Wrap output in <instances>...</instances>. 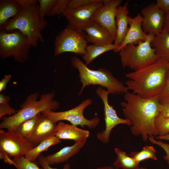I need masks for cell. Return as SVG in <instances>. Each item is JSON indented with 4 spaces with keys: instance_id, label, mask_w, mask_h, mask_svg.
Instances as JSON below:
<instances>
[{
    "instance_id": "obj_44",
    "label": "cell",
    "mask_w": 169,
    "mask_h": 169,
    "mask_svg": "<svg viewBox=\"0 0 169 169\" xmlns=\"http://www.w3.org/2000/svg\"><path fill=\"white\" fill-rule=\"evenodd\" d=\"M168 69H169V62L168 63Z\"/></svg>"
},
{
    "instance_id": "obj_25",
    "label": "cell",
    "mask_w": 169,
    "mask_h": 169,
    "mask_svg": "<svg viewBox=\"0 0 169 169\" xmlns=\"http://www.w3.org/2000/svg\"><path fill=\"white\" fill-rule=\"evenodd\" d=\"M114 151L116 157L113 165L116 169H131L139 166V164L125 151L118 147Z\"/></svg>"
},
{
    "instance_id": "obj_34",
    "label": "cell",
    "mask_w": 169,
    "mask_h": 169,
    "mask_svg": "<svg viewBox=\"0 0 169 169\" xmlns=\"http://www.w3.org/2000/svg\"><path fill=\"white\" fill-rule=\"evenodd\" d=\"M161 104L169 103V71L165 85L158 96Z\"/></svg>"
},
{
    "instance_id": "obj_19",
    "label": "cell",
    "mask_w": 169,
    "mask_h": 169,
    "mask_svg": "<svg viewBox=\"0 0 169 169\" xmlns=\"http://www.w3.org/2000/svg\"><path fill=\"white\" fill-rule=\"evenodd\" d=\"M128 2H126L122 6L117 8L115 21L117 27V34L114 43L118 47L122 43L129 28L128 9Z\"/></svg>"
},
{
    "instance_id": "obj_41",
    "label": "cell",
    "mask_w": 169,
    "mask_h": 169,
    "mask_svg": "<svg viewBox=\"0 0 169 169\" xmlns=\"http://www.w3.org/2000/svg\"><path fill=\"white\" fill-rule=\"evenodd\" d=\"M156 137L158 140H164L169 141V133L163 136H157Z\"/></svg>"
},
{
    "instance_id": "obj_3",
    "label": "cell",
    "mask_w": 169,
    "mask_h": 169,
    "mask_svg": "<svg viewBox=\"0 0 169 169\" xmlns=\"http://www.w3.org/2000/svg\"><path fill=\"white\" fill-rule=\"evenodd\" d=\"M16 1L22 7V11L0 27V31L9 33L18 30L27 37L32 46L37 48L38 42H44L41 32L47 26V23L42 22L39 18L37 1Z\"/></svg>"
},
{
    "instance_id": "obj_16",
    "label": "cell",
    "mask_w": 169,
    "mask_h": 169,
    "mask_svg": "<svg viewBox=\"0 0 169 169\" xmlns=\"http://www.w3.org/2000/svg\"><path fill=\"white\" fill-rule=\"evenodd\" d=\"M143 17L138 13L133 18L129 16V28L127 34L120 45L118 47L117 52L129 44H135L140 40L145 41L147 37V34L143 31L142 26Z\"/></svg>"
},
{
    "instance_id": "obj_35",
    "label": "cell",
    "mask_w": 169,
    "mask_h": 169,
    "mask_svg": "<svg viewBox=\"0 0 169 169\" xmlns=\"http://www.w3.org/2000/svg\"><path fill=\"white\" fill-rule=\"evenodd\" d=\"M148 140L152 144L160 146L166 152V155L164 156V158L169 165V144L165 143L160 140L157 141L153 137H149Z\"/></svg>"
},
{
    "instance_id": "obj_17",
    "label": "cell",
    "mask_w": 169,
    "mask_h": 169,
    "mask_svg": "<svg viewBox=\"0 0 169 169\" xmlns=\"http://www.w3.org/2000/svg\"><path fill=\"white\" fill-rule=\"evenodd\" d=\"M86 33L87 39L93 44H112L114 40L109 32L98 23L92 21L83 29Z\"/></svg>"
},
{
    "instance_id": "obj_37",
    "label": "cell",
    "mask_w": 169,
    "mask_h": 169,
    "mask_svg": "<svg viewBox=\"0 0 169 169\" xmlns=\"http://www.w3.org/2000/svg\"><path fill=\"white\" fill-rule=\"evenodd\" d=\"M156 4L165 13L169 12V0H157Z\"/></svg>"
},
{
    "instance_id": "obj_23",
    "label": "cell",
    "mask_w": 169,
    "mask_h": 169,
    "mask_svg": "<svg viewBox=\"0 0 169 169\" xmlns=\"http://www.w3.org/2000/svg\"><path fill=\"white\" fill-rule=\"evenodd\" d=\"M118 47L114 44L104 45H88L86 48V53L83 58L86 65H89L96 58L106 52L113 50L117 52Z\"/></svg>"
},
{
    "instance_id": "obj_4",
    "label": "cell",
    "mask_w": 169,
    "mask_h": 169,
    "mask_svg": "<svg viewBox=\"0 0 169 169\" xmlns=\"http://www.w3.org/2000/svg\"><path fill=\"white\" fill-rule=\"evenodd\" d=\"M54 91L41 95L38 100L37 92L28 95L21 105V109L11 116L3 117L0 124V129H7L8 131H14L23 122L31 118L38 114L49 110H55L59 108V103L56 100Z\"/></svg>"
},
{
    "instance_id": "obj_20",
    "label": "cell",
    "mask_w": 169,
    "mask_h": 169,
    "mask_svg": "<svg viewBox=\"0 0 169 169\" xmlns=\"http://www.w3.org/2000/svg\"><path fill=\"white\" fill-rule=\"evenodd\" d=\"M86 141L76 142L72 145L64 147L53 154L44 156L47 163L50 166L67 161L77 154L84 146Z\"/></svg>"
},
{
    "instance_id": "obj_7",
    "label": "cell",
    "mask_w": 169,
    "mask_h": 169,
    "mask_svg": "<svg viewBox=\"0 0 169 169\" xmlns=\"http://www.w3.org/2000/svg\"><path fill=\"white\" fill-rule=\"evenodd\" d=\"M32 47L27 37L18 30L0 31V56L3 59L13 57L16 62L24 63L29 59Z\"/></svg>"
},
{
    "instance_id": "obj_31",
    "label": "cell",
    "mask_w": 169,
    "mask_h": 169,
    "mask_svg": "<svg viewBox=\"0 0 169 169\" xmlns=\"http://www.w3.org/2000/svg\"><path fill=\"white\" fill-rule=\"evenodd\" d=\"M13 165L17 169H40L34 162L30 161L23 156L20 158H13Z\"/></svg>"
},
{
    "instance_id": "obj_13",
    "label": "cell",
    "mask_w": 169,
    "mask_h": 169,
    "mask_svg": "<svg viewBox=\"0 0 169 169\" xmlns=\"http://www.w3.org/2000/svg\"><path fill=\"white\" fill-rule=\"evenodd\" d=\"M104 0H98L95 2L72 10L63 13L69 24L75 28L83 30L91 21L95 11L103 5Z\"/></svg>"
},
{
    "instance_id": "obj_12",
    "label": "cell",
    "mask_w": 169,
    "mask_h": 169,
    "mask_svg": "<svg viewBox=\"0 0 169 169\" xmlns=\"http://www.w3.org/2000/svg\"><path fill=\"white\" fill-rule=\"evenodd\" d=\"M122 1L121 0H110L95 11L92 18V21L98 23L109 32L114 42L117 34L115 21L116 10Z\"/></svg>"
},
{
    "instance_id": "obj_10",
    "label": "cell",
    "mask_w": 169,
    "mask_h": 169,
    "mask_svg": "<svg viewBox=\"0 0 169 169\" xmlns=\"http://www.w3.org/2000/svg\"><path fill=\"white\" fill-rule=\"evenodd\" d=\"M96 93L103 104L105 124V130L97 133V138L106 144L109 142L111 131L116 126L122 124L131 126V123L129 120L119 117L113 107L109 104L108 97L110 93L108 90L99 86L96 89Z\"/></svg>"
},
{
    "instance_id": "obj_30",
    "label": "cell",
    "mask_w": 169,
    "mask_h": 169,
    "mask_svg": "<svg viewBox=\"0 0 169 169\" xmlns=\"http://www.w3.org/2000/svg\"><path fill=\"white\" fill-rule=\"evenodd\" d=\"M155 124L158 136H163L169 133V117L158 115L155 119Z\"/></svg>"
},
{
    "instance_id": "obj_43",
    "label": "cell",
    "mask_w": 169,
    "mask_h": 169,
    "mask_svg": "<svg viewBox=\"0 0 169 169\" xmlns=\"http://www.w3.org/2000/svg\"><path fill=\"white\" fill-rule=\"evenodd\" d=\"M148 169L145 167H139V166H138L135 168H134L132 169Z\"/></svg>"
},
{
    "instance_id": "obj_29",
    "label": "cell",
    "mask_w": 169,
    "mask_h": 169,
    "mask_svg": "<svg viewBox=\"0 0 169 169\" xmlns=\"http://www.w3.org/2000/svg\"><path fill=\"white\" fill-rule=\"evenodd\" d=\"M10 100L9 96L3 93L0 94V119L5 115L10 116L16 113L17 110L11 107L8 103Z\"/></svg>"
},
{
    "instance_id": "obj_18",
    "label": "cell",
    "mask_w": 169,
    "mask_h": 169,
    "mask_svg": "<svg viewBox=\"0 0 169 169\" xmlns=\"http://www.w3.org/2000/svg\"><path fill=\"white\" fill-rule=\"evenodd\" d=\"M90 136V132L87 130L79 128L72 125L59 122L57 125V132L55 136L59 139H69L75 142L86 141Z\"/></svg>"
},
{
    "instance_id": "obj_1",
    "label": "cell",
    "mask_w": 169,
    "mask_h": 169,
    "mask_svg": "<svg viewBox=\"0 0 169 169\" xmlns=\"http://www.w3.org/2000/svg\"><path fill=\"white\" fill-rule=\"evenodd\" d=\"M124 99L120 105L125 119L131 123L130 129L132 134L141 136L144 141L149 137L158 136L155 122L161 107L158 96L145 99L128 91L125 94Z\"/></svg>"
},
{
    "instance_id": "obj_11",
    "label": "cell",
    "mask_w": 169,
    "mask_h": 169,
    "mask_svg": "<svg viewBox=\"0 0 169 169\" xmlns=\"http://www.w3.org/2000/svg\"><path fill=\"white\" fill-rule=\"evenodd\" d=\"M33 146L27 141L13 131L0 130V151L10 158L24 156Z\"/></svg>"
},
{
    "instance_id": "obj_28",
    "label": "cell",
    "mask_w": 169,
    "mask_h": 169,
    "mask_svg": "<svg viewBox=\"0 0 169 169\" xmlns=\"http://www.w3.org/2000/svg\"><path fill=\"white\" fill-rule=\"evenodd\" d=\"M58 0H38V17L40 20L42 22L46 21L44 20L46 15L48 16L51 11L56 3Z\"/></svg>"
},
{
    "instance_id": "obj_15",
    "label": "cell",
    "mask_w": 169,
    "mask_h": 169,
    "mask_svg": "<svg viewBox=\"0 0 169 169\" xmlns=\"http://www.w3.org/2000/svg\"><path fill=\"white\" fill-rule=\"evenodd\" d=\"M57 125L49 117L41 113L39 120L32 136L27 141L33 147L36 146L47 138L55 136Z\"/></svg>"
},
{
    "instance_id": "obj_21",
    "label": "cell",
    "mask_w": 169,
    "mask_h": 169,
    "mask_svg": "<svg viewBox=\"0 0 169 169\" xmlns=\"http://www.w3.org/2000/svg\"><path fill=\"white\" fill-rule=\"evenodd\" d=\"M22 9V7L16 0H0V27L5 24L10 18H13L18 15Z\"/></svg>"
},
{
    "instance_id": "obj_6",
    "label": "cell",
    "mask_w": 169,
    "mask_h": 169,
    "mask_svg": "<svg viewBox=\"0 0 169 169\" xmlns=\"http://www.w3.org/2000/svg\"><path fill=\"white\" fill-rule=\"evenodd\" d=\"M154 36L148 34L145 41L128 44L121 49L119 53L123 67L136 71L158 60L160 58L151 44Z\"/></svg>"
},
{
    "instance_id": "obj_22",
    "label": "cell",
    "mask_w": 169,
    "mask_h": 169,
    "mask_svg": "<svg viewBox=\"0 0 169 169\" xmlns=\"http://www.w3.org/2000/svg\"><path fill=\"white\" fill-rule=\"evenodd\" d=\"M151 47L159 58L163 59L169 62V34L162 31L155 36L152 40Z\"/></svg>"
},
{
    "instance_id": "obj_36",
    "label": "cell",
    "mask_w": 169,
    "mask_h": 169,
    "mask_svg": "<svg viewBox=\"0 0 169 169\" xmlns=\"http://www.w3.org/2000/svg\"><path fill=\"white\" fill-rule=\"evenodd\" d=\"M37 159L38 164L42 166L43 169H58L51 167L46 162L44 156L40 154ZM63 169H70V165L69 164H65Z\"/></svg>"
},
{
    "instance_id": "obj_27",
    "label": "cell",
    "mask_w": 169,
    "mask_h": 169,
    "mask_svg": "<svg viewBox=\"0 0 169 169\" xmlns=\"http://www.w3.org/2000/svg\"><path fill=\"white\" fill-rule=\"evenodd\" d=\"M156 151L153 146H146L143 147L139 151H132L130 156L136 161L139 164L141 161L148 159L156 160L157 158L156 155Z\"/></svg>"
},
{
    "instance_id": "obj_33",
    "label": "cell",
    "mask_w": 169,
    "mask_h": 169,
    "mask_svg": "<svg viewBox=\"0 0 169 169\" xmlns=\"http://www.w3.org/2000/svg\"><path fill=\"white\" fill-rule=\"evenodd\" d=\"M98 0H69L67 10H72L95 2Z\"/></svg>"
},
{
    "instance_id": "obj_42",
    "label": "cell",
    "mask_w": 169,
    "mask_h": 169,
    "mask_svg": "<svg viewBox=\"0 0 169 169\" xmlns=\"http://www.w3.org/2000/svg\"><path fill=\"white\" fill-rule=\"evenodd\" d=\"M96 169H116L115 167L109 166H105L102 167H98Z\"/></svg>"
},
{
    "instance_id": "obj_9",
    "label": "cell",
    "mask_w": 169,
    "mask_h": 169,
    "mask_svg": "<svg viewBox=\"0 0 169 169\" xmlns=\"http://www.w3.org/2000/svg\"><path fill=\"white\" fill-rule=\"evenodd\" d=\"M92 101L90 99L83 100L77 106L71 109L60 112H54L52 110H46L41 113L49 117L54 123L61 120H65L69 121L71 125L83 127L87 126L90 129L95 128L99 124L100 119L97 116L89 120L84 115V109L91 105Z\"/></svg>"
},
{
    "instance_id": "obj_14",
    "label": "cell",
    "mask_w": 169,
    "mask_h": 169,
    "mask_svg": "<svg viewBox=\"0 0 169 169\" xmlns=\"http://www.w3.org/2000/svg\"><path fill=\"white\" fill-rule=\"evenodd\" d=\"M141 12L143 19L142 27L145 33L155 36L162 32L165 13L158 8L156 3L148 5Z\"/></svg>"
},
{
    "instance_id": "obj_2",
    "label": "cell",
    "mask_w": 169,
    "mask_h": 169,
    "mask_svg": "<svg viewBox=\"0 0 169 169\" xmlns=\"http://www.w3.org/2000/svg\"><path fill=\"white\" fill-rule=\"evenodd\" d=\"M169 62L160 58L155 63L139 70L127 73L125 82L129 90L144 98L159 96L166 82Z\"/></svg>"
},
{
    "instance_id": "obj_38",
    "label": "cell",
    "mask_w": 169,
    "mask_h": 169,
    "mask_svg": "<svg viewBox=\"0 0 169 169\" xmlns=\"http://www.w3.org/2000/svg\"><path fill=\"white\" fill-rule=\"evenodd\" d=\"M159 115L163 117H169V103L161 104Z\"/></svg>"
},
{
    "instance_id": "obj_24",
    "label": "cell",
    "mask_w": 169,
    "mask_h": 169,
    "mask_svg": "<svg viewBox=\"0 0 169 169\" xmlns=\"http://www.w3.org/2000/svg\"><path fill=\"white\" fill-rule=\"evenodd\" d=\"M61 142L60 140L55 136L50 137L34 147L25 157L27 160L34 162L42 152L47 150L51 146L58 144Z\"/></svg>"
},
{
    "instance_id": "obj_39",
    "label": "cell",
    "mask_w": 169,
    "mask_h": 169,
    "mask_svg": "<svg viewBox=\"0 0 169 169\" xmlns=\"http://www.w3.org/2000/svg\"><path fill=\"white\" fill-rule=\"evenodd\" d=\"M11 78V75L10 74L5 75L0 81V92L6 89L7 84L10 81Z\"/></svg>"
},
{
    "instance_id": "obj_32",
    "label": "cell",
    "mask_w": 169,
    "mask_h": 169,
    "mask_svg": "<svg viewBox=\"0 0 169 169\" xmlns=\"http://www.w3.org/2000/svg\"><path fill=\"white\" fill-rule=\"evenodd\" d=\"M69 0H58L48 15L53 16L60 15L67 10V5Z\"/></svg>"
},
{
    "instance_id": "obj_26",
    "label": "cell",
    "mask_w": 169,
    "mask_h": 169,
    "mask_svg": "<svg viewBox=\"0 0 169 169\" xmlns=\"http://www.w3.org/2000/svg\"><path fill=\"white\" fill-rule=\"evenodd\" d=\"M41 113L20 124L14 131L27 141L32 136L40 119Z\"/></svg>"
},
{
    "instance_id": "obj_40",
    "label": "cell",
    "mask_w": 169,
    "mask_h": 169,
    "mask_svg": "<svg viewBox=\"0 0 169 169\" xmlns=\"http://www.w3.org/2000/svg\"><path fill=\"white\" fill-rule=\"evenodd\" d=\"M163 31L169 34V12L166 13L165 14Z\"/></svg>"
},
{
    "instance_id": "obj_5",
    "label": "cell",
    "mask_w": 169,
    "mask_h": 169,
    "mask_svg": "<svg viewBox=\"0 0 169 169\" xmlns=\"http://www.w3.org/2000/svg\"><path fill=\"white\" fill-rule=\"evenodd\" d=\"M71 62L73 67L78 70L80 81L82 84L78 94L79 95L82 94L86 87L90 85H99L105 88L110 94L113 95L125 94L129 91L127 87L108 69L103 68L97 70L90 69L76 56L71 58Z\"/></svg>"
},
{
    "instance_id": "obj_8",
    "label": "cell",
    "mask_w": 169,
    "mask_h": 169,
    "mask_svg": "<svg viewBox=\"0 0 169 169\" xmlns=\"http://www.w3.org/2000/svg\"><path fill=\"white\" fill-rule=\"evenodd\" d=\"M88 41L83 30L68 24L55 38L54 54L59 55L65 52L84 55Z\"/></svg>"
}]
</instances>
